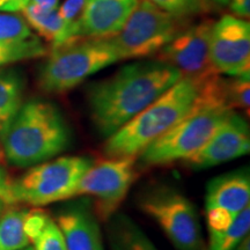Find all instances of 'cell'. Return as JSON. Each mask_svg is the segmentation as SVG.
<instances>
[{
	"instance_id": "obj_5",
	"label": "cell",
	"mask_w": 250,
	"mask_h": 250,
	"mask_svg": "<svg viewBox=\"0 0 250 250\" xmlns=\"http://www.w3.org/2000/svg\"><path fill=\"white\" fill-rule=\"evenodd\" d=\"M109 39H81L52 48L39 73V85L46 93H65L87 78L120 62Z\"/></svg>"
},
{
	"instance_id": "obj_11",
	"label": "cell",
	"mask_w": 250,
	"mask_h": 250,
	"mask_svg": "<svg viewBox=\"0 0 250 250\" xmlns=\"http://www.w3.org/2000/svg\"><path fill=\"white\" fill-rule=\"evenodd\" d=\"M214 22L202 21L184 27L156 55V59L180 71L182 77L198 83L217 74L210 59V35Z\"/></svg>"
},
{
	"instance_id": "obj_12",
	"label": "cell",
	"mask_w": 250,
	"mask_h": 250,
	"mask_svg": "<svg viewBox=\"0 0 250 250\" xmlns=\"http://www.w3.org/2000/svg\"><path fill=\"white\" fill-rule=\"evenodd\" d=\"M210 59L219 74L237 77L250 71V24L233 15L213 23L210 35Z\"/></svg>"
},
{
	"instance_id": "obj_22",
	"label": "cell",
	"mask_w": 250,
	"mask_h": 250,
	"mask_svg": "<svg viewBox=\"0 0 250 250\" xmlns=\"http://www.w3.org/2000/svg\"><path fill=\"white\" fill-rule=\"evenodd\" d=\"M250 229V205L243 210L230 226L213 240H208V250H232Z\"/></svg>"
},
{
	"instance_id": "obj_18",
	"label": "cell",
	"mask_w": 250,
	"mask_h": 250,
	"mask_svg": "<svg viewBox=\"0 0 250 250\" xmlns=\"http://www.w3.org/2000/svg\"><path fill=\"white\" fill-rule=\"evenodd\" d=\"M107 223L111 250H159L127 215L115 213Z\"/></svg>"
},
{
	"instance_id": "obj_15",
	"label": "cell",
	"mask_w": 250,
	"mask_h": 250,
	"mask_svg": "<svg viewBox=\"0 0 250 250\" xmlns=\"http://www.w3.org/2000/svg\"><path fill=\"white\" fill-rule=\"evenodd\" d=\"M46 54L45 44L23 17L0 12V67Z\"/></svg>"
},
{
	"instance_id": "obj_14",
	"label": "cell",
	"mask_w": 250,
	"mask_h": 250,
	"mask_svg": "<svg viewBox=\"0 0 250 250\" xmlns=\"http://www.w3.org/2000/svg\"><path fill=\"white\" fill-rule=\"evenodd\" d=\"M67 250H104L98 215L90 199L83 198L62 208L56 217Z\"/></svg>"
},
{
	"instance_id": "obj_21",
	"label": "cell",
	"mask_w": 250,
	"mask_h": 250,
	"mask_svg": "<svg viewBox=\"0 0 250 250\" xmlns=\"http://www.w3.org/2000/svg\"><path fill=\"white\" fill-rule=\"evenodd\" d=\"M28 210L26 208H7L0 215V250H21L29 246L26 232L24 220Z\"/></svg>"
},
{
	"instance_id": "obj_33",
	"label": "cell",
	"mask_w": 250,
	"mask_h": 250,
	"mask_svg": "<svg viewBox=\"0 0 250 250\" xmlns=\"http://www.w3.org/2000/svg\"><path fill=\"white\" fill-rule=\"evenodd\" d=\"M21 250H34V249H33V247L28 246V247H26V248H24V249H21Z\"/></svg>"
},
{
	"instance_id": "obj_9",
	"label": "cell",
	"mask_w": 250,
	"mask_h": 250,
	"mask_svg": "<svg viewBox=\"0 0 250 250\" xmlns=\"http://www.w3.org/2000/svg\"><path fill=\"white\" fill-rule=\"evenodd\" d=\"M137 176V156L108 158L99 164L94 162L78 183L76 197L93 198L94 212L107 223L124 202Z\"/></svg>"
},
{
	"instance_id": "obj_3",
	"label": "cell",
	"mask_w": 250,
	"mask_h": 250,
	"mask_svg": "<svg viewBox=\"0 0 250 250\" xmlns=\"http://www.w3.org/2000/svg\"><path fill=\"white\" fill-rule=\"evenodd\" d=\"M198 81L182 77L155 101L109 136L103 146L107 158L138 156L195 108Z\"/></svg>"
},
{
	"instance_id": "obj_32",
	"label": "cell",
	"mask_w": 250,
	"mask_h": 250,
	"mask_svg": "<svg viewBox=\"0 0 250 250\" xmlns=\"http://www.w3.org/2000/svg\"><path fill=\"white\" fill-rule=\"evenodd\" d=\"M211 1L218 2V4H220V5H227V4H229V0H211Z\"/></svg>"
},
{
	"instance_id": "obj_24",
	"label": "cell",
	"mask_w": 250,
	"mask_h": 250,
	"mask_svg": "<svg viewBox=\"0 0 250 250\" xmlns=\"http://www.w3.org/2000/svg\"><path fill=\"white\" fill-rule=\"evenodd\" d=\"M148 1L158 6L162 11L181 19L199 14L206 7L204 0H148Z\"/></svg>"
},
{
	"instance_id": "obj_7",
	"label": "cell",
	"mask_w": 250,
	"mask_h": 250,
	"mask_svg": "<svg viewBox=\"0 0 250 250\" xmlns=\"http://www.w3.org/2000/svg\"><path fill=\"white\" fill-rule=\"evenodd\" d=\"M139 208L160 226L177 250H208L198 211L182 192L171 187H153L142 193Z\"/></svg>"
},
{
	"instance_id": "obj_1",
	"label": "cell",
	"mask_w": 250,
	"mask_h": 250,
	"mask_svg": "<svg viewBox=\"0 0 250 250\" xmlns=\"http://www.w3.org/2000/svg\"><path fill=\"white\" fill-rule=\"evenodd\" d=\"M182 74L167 62L139 61L94 83L87 90L94 126L108 138L177 83Z\"/></svg>"
},
{
	"instance_id": "obj_25",
	"label": "cell",
	"mask_w": 250,
	"mask_h": 250,
	"mask_svg": "<svg viewBox=\"0 0 250 250\" xmlns=\"http://www.w3.org/2000/svg\"><path fill=\"white\" fill-rule=\"evenodd\" d=\"M87 0H66L61 7L58 13L71 29L72 42L79 39V21L83 15Z\"/></svg>"
},
{
	"instance_id": "obj_6",
	"label": "cell",
	"mask_w": 250,
	"mask_h": 250,
	"mask_svg": "<svg viewBox=\"0 0 250 250\" xmlns=\"http://www.w3.org/2000/svg\"><path fill=\"white\" fill-rule=\"evenodd\" d=\"M94 162L89 156L66 155L31 166L12 181V203L45 206L74 198L78 183Z\"/></svg>"
},
{
	"instance_id": "obj_34",
	"label": "cell",
	"mask_w": 250,
	"mask_h": 250,
	"mask_svg": "<svg viewBox=\"0 0 250 250\" xmlns=\"http://www.w3.org/2000/svg\"><path fill=\"white\" fill-rule=\"evenodd\" d=\"M0 159H1V153H0Z\"/></svg>"
},
{
	"instance_id": "obj_29",
	"label": "cell",
	"mask_w": 250,
	"mask_h": 250,
	"mask_svg": "<svg viewBox=\"0 0 250 250\" xmlns=\"http://www.w3.org/2000/svg\"><path fill=\"white\" fill-rule=\"evenodd\" d=\"M59 0H29L27 5L42 12H50L57 9L59 6Z\"/></svg>"
},
{
	"instance_id": "obj_8",
	"label": "cell",
	"mask_w": 250,
	"mask_h": 250,
	"mask_svg": "<svg viewBox=\"0 0 250 250\" xmlns=\"http://www.w3.org/2000/svg\"><path fill=\"white\" fill-rule=\"evenodd\" d=\"M184 22L148 0H139L122 30L111 37L112 44L121 61L152 57L183 29Z\"/></svg>"
},
{
	"instance_id": "obj_4",
	"label": "cell",
	"mask_w": 250,
	"mask_h": 250,
	"mask_svg": "<svg viewBox=\"0 0 250 250\" xmlns=\"http://www.w3.org/2000/svg\"><path fill=\"white\" fill-rule=\"evenodd\" d=\"M232 111L227 105L206 99L198 92L196 105L190 114L149 144L137 156V162L140 167H153L186 160L210 139Z\"/></svg>"
},
{
	"instance_id": "obj_27",
	"label": "cell",
	"mask_w": 250,
	"mask_h": 250,
	"mask_svg": "<svg viewBox=\"0 0 250 250\" xmlns=\"http://www.w3.org/2000/svg\"><path fill=\"white\" fill-rule=\"evenodd\" d=\"M29 0H0V12L4 13H15L22 11Z\"/></svg>"
},
{
	"instance_id": "obj_26",
	"label": "cell",
	"mask_w": 250,
	"mask_h": 250,
	"mask_svg": "<svg viewBox=\"0 0 250 250\" xmlns=\"http://www.w3.org/2000/svg\"><path fill=\"white\" fill-rule=\"evenodd\" d=\"M11 186L12 180L7 171L0 167V199L4 201L8 206L13 205L11 197Z\"/></svg>"
},
{
	"instance_id": "obj_10",
	"label": "cell",
	"mask_w": 250,
	"mask_h": 250,
	"mask_svg": "<svg viewBox=\"0 0 250 250\" xmlns=\"http://www.w3.org/2000/svg\"><path fill=\"white\" fill-rule=\"evenodd\" d=\"M250 205V176L248 168L214 177L208 183L205 217L210 239L224 233L235 218Z\"/></svg>"
},
{
	"instance_id": "obj_30",
	"label": "cell",
	"mask_w": 250,
	"mask_h": 250,
	"mask_svg": "<svg viewBox=\"0 0 250 250\" xmlns=\"http://www.w3.org/2000/svg\"><path fill=\"white\" fill-rule=\"evenodd\" d=\"M232 250H250V235H246Z\"/></svg>"
},
{
	"instance_id": "obj_19",
	"label": "cell",
	"mask_w": 250,
	"mask_h": 250,
	"mask_svg": "<svg viewBox=\"0 0 250 250\" xmlns=\"http://www.w3.org/2000/svg\"><path fill=\"white\" fill-rule=\"evenodd\" d=\"M22 14L29 27L33 28L40 37L49 42L51 49L72 42L71 29L61 18L58 8L42 12L27 5L22 9Z\"/></svg>"
},
{
	"instance_id": "obj_16",
	"label": "cell",
	"mask_w": 250,
	"mask_h": 250,
	"mask_svg": "<svg viewBox=\"0 0 250 250\" xmlns=\"http://www.w3.org/2000/svg\"><path fill=\"white\" fill-rule=\"evenodd\" d=\"M139 0H87L79 21V39L117 35Z\"/></svg>"
},
{
	"instance_id": "obj_17",
	"label": "cell",
	"mask_w": 250,
	"mask_h": 250,
	"mask_svg": "<svg viewBox=\"0 0 250 250\" xmlns=\"http://www.w3.org/2000/svg\"><path fill=\"white\" fill-rule=\"evenodd\" d=\"M24 232L33 242L34 250H67L61 228L44 211H28Z\"/></svg>"
},
{
	"instance_id": "obj_13",
	"label": "cell",
	"mask_w": 250,
	"mask_h": 250,
	"mask_svg": "<svg viewBox=\"0 0 250 250\" xmlns=\"http://www.w3.org/2000/svg\"><path fill=\"white\" fill-rule=\"evenodd\" d=\"M250 129L242 115L233 110L219 125L210 139L191 156L183 160L186 167L203 170L248 154Z\"/></svg>"
},
{
	"instance_id": "obj_20",
	"label": "cell",
	"mask_w": 250,
	"mask_h": 250,
	"mask_svg": "<svg viewBox=\"0 0 250 250\" xmlns=\"http://www.w3.org/2000/svg\"><path fill=\"white\" fill-rule=\"evenodd\" d=\"M24 80L13 68L0 70V132L23 103Z\"/></svg>"
},
{
	"instance_id": "obj_23",
	"label": "cell",
	"mask_w": 250,
	"mask_h": 250,
	"mask_svg": "<svg viewBox=\"0 0 250 250\" xmlns=\"http://www.w3.org/2000/svg\"><path fill=\"white\" fill-rule=\"evenodd\" d=\"M225 98L226 103L232 110H239L249 112V94H250V77L245 76L230 77L224 81Z\"/></svg>"
},
{
	"instance_id": "obj_28",
	"label": "cell",
	"mask_w": 250,
	"mask_h": 250,
	"mask_svg": "<svg viewBox=\"0 0 250 250\" xmlns=\"http://www.w3.org/2000/svg\"><path fill=\"white\" fill-rule=\"evenodd\" d=\"M230 8L237 17L246 19L250 15V0H229Z\"/></svg>"
},
{
	"instance_id": "obj_31",
	"label": "cell",
	"mask_w": 250,
	"mask_h": 250,
	"mask_svg": "<svg viewBox=\"0 0 250 250\" xmlns=\"http://www.w3.org/2000/svg\"><path fill=\"white\" fill-rule=\"evenodd\" d=\"M6 208H8V205L6 204L4 201H1V199H0V215H1L2 212L6 210Z\"/></svg>"
},
{
	"instance_id": "obj_2",
	"label": "cell",
	"mask_w": 250,
	"mask_h": 250,
	"mask_svg": "<svg viewBox=\"0 0 250 250\" xmlns=\"http://www.w3.org/2000/svg\"><path fill=\"white\" fill-rule=\"evenodd\" d=\"M0 143L9 164L26 168L66 151L72 130L55 103L33 99L22 103L0 132Z\"/></svg>"
}]
</instances>
